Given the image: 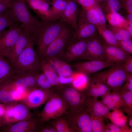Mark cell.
Wrapping results in <instances>:
<instances>
[{"label": "cell", "instance_id": "83f0119b", "mask_svg": "<svg viewBox=\"0 0 132 132\" xmlns=\"http://www.w3.org/2000/svg\"><path fill=\"white\" fill-rule=\"evenodd\" d=\"M11 81L0 83V102L4 105L15 102L11 96V92L14 88Z\"/></svg>", "mask_w": 132, "mask_h": 132}, {"label": "cell", "instance_id": "ba28073f", "mask_svg": "<svg viewBox=\"0 0 132 132\" xmlns=\"http://www.w3.org/2000/svg\"><path fill=\"white\" fill-rule=\"evenodd\" d=\"M23 30L17 23L4 30L0 35V55L8 58L19 35Z\"/></svg>", "mask_w": 132, "mask_h": 132}, {"label": "cell", "instance_id": "6da1fadb", "mask_svg": "<svg viewBox=\"0 0 132 132\" xmlns=\"http://www.w3.org/2000/svg\"><path fill=\"white\" fill-rule=\"evenodd\" d=\"M66 25L60 20L39 21L32 35L36 45V52L40 59L43 58L48 46Z\"/></svg>", "mask_w": 132, "mask_h": 132}, {"label": "cell", "instance_id": "cb8c5ba5", "mask_svg": "<svg viewBox=\"0 0 132 132\" xmlns=\"http://www.w3.org/2000/svg\"><path fill=\"white\" fill-rule=\"evenodd\" d=\"M40 59L41 69L53 86L57 88L61 85L59 82V76L52 66L45 60Z\"/></svg>", "mask_w": 132, "mask_h": 132}, {"label": "cell", "instance_id": "680465c9", "mask_svg": "<svg viewBox=\"0 0 132 132\" xmlns=\"http://www.w3.org/2000/svg\"><path fill=\"white\" fill-rule=\"evenodd\" d=\"M97 2H102L103 1H106L107 0H95Z\"/></svg>", "mask_w": 132, "mask_h": 132}, {"label": "cell", "instance_id": "74e56055", "mask_svg": "<svg viewBox=\"0 0 132 132\" xmlns=\"http://www.w3.org/2000/svg\"><path fill=\"white\" fill-rule=\"evenodd\" d=\"M87 89V90L86 95L88 97L98 98L99 97H101L106 95L91 79L89 82Z\"/></svg>", "mask_w": 132, "mask_h": 132}, {"label": "cell", "instance_id": "9c48e42d", "mask_svg": "<svg viewBox=\"0 0 132 132\" xmlns=\"http://www.w3.org/2000/svg\"><path fill=\"white\" fill-rule=\"evenodd\" d=\"M66 120L74 132H92L91 117L86 108L79 112L69 113Z\"/></svg>", "mask_w": 132, "mask_h": 132}, {"label": "cell", "instance_id": "603a6c76", "mask_svg": "<svg viewBox=\"0 0 132 132\" xmlns=\"http://www.w3.org/2000/svg\"><path fill=\"white\" fill-rule=\"evenodd\" d=\"M101 98L100 101L110 110L119 109L123 106V101L119 91H113Z\"/></svg>", "mask_w": 132, "mask_h": 132}, {"label": "cell", "instance_id": "11a10c76", "mask_svg": "<svg viewBox=\"0 0 132 132\" xmlns=\"http://www.w3.org/2000/svg\"><path fill=\"white\" fill-rule=\"evenodd\" d=\"M127 30L132 36V23H130L129 26L128 27Z\"/></svg>", "mask_w": 132, "mask_h": 132}, {"label": "cell", "instance_id": "816d5d0a", "mask_svg": "<svg viewBox=\"0 0 132 132\" xmlns=\"http://www.w3.org/2000/svg\"><path fill=\"white\" fill-rule=\"evenodd\" d=\"M39 132H57L55 128L52 124L50 125L46 126L40 128Z\"/></svg>", "mask_w": 132, "mask_h": 132}, {"label": "cell", "instance_id": "6f0895ef", "mask_svg": "<svg viewBox=\"0 0 132 132\" xmlns=\"http://www.w3.org/2000/svg\"><path fill=\"white\" fill-rule=\"evenodd\" d=\"M129 125L132 128V117H130L129 120Z\"/></svg>", "mask_w": 132, "mask_h": 132}, {"label": "cell", "instance_id": "d6a6232c", "mask_svg": "<svg viewBox=\"0 0 132 132\" xmlns=\"http://www.w3.org/2000/svg\"><path fill=\"white\" fill-rule=\"evenodd\" d=\"M108 18L110 24L113 26L123 28L128 24L124 17L118 13L109 14Z\"/></svg>", "mask_w": 132, "mask_h": 132}, {"label": "cell", "instance_id": "8992f818", "mask_svg": "<svg viewBox=\"0 0 132 132\" xmlns=\"http://www.w3.org/2000/svg\"><path fill=\"white\" fill-rule=\"evenodd\" d=\"M39 116L42 123L59 118L66 112L67 108L60 96L53 90Z\"/></svg>", "mask_w": 132, "mask_h": 132}, {"label": "cell", "instance_id": "681fc988", "mask_svg": "<svg viewBox=\"0 0 132 132\" xmlns=\"http://www.w3.org/2000/svg\"><path fill=\"white\" fill-rule=\"evenodd\" d=\"M10 2L7 0H0V15L7 11L10 6Z\"/></svg>", "mask_w": 132, "mask_h": 132}, {"label": "cell", "instance_id": "b9f144b4", "mask_svg": "<svg viewBox=\"0 0 132 132\" xmlns=\"http://www.w3.org/2000/svg\"><path fill=\"white\" fill-rule=\"evenodd\" d=\"M132 129L129 127H121L113 123H109L106 125L105 132H131Z\"/></svg>", "mask_w": 132, "mask_h": 132}, {"label": "cell", "instance_id": "bcb514c9", "mask_svg": "<svg viewBox=\"0 0 132 132\" xmlns=\"http://www.w3.org/2000/svg\"><path fill=\"white\" fill-rule=\"evenodd\" d=\"M75 0L82 6L83 9L92 7L97 4V2L95 0Z\"/></svg>", "mask_w": 132, "mask_h": 132}, {"label": "cell", "instance_id": "f546056e", "mask_svg": "<svg viewBox=\"0 0 132 132\" xmlns=\"http://www.w3.org/2000/svg\"><path fill=\"white\" fill-rule=\"evenodd\" d=\"M119 91L122 99L123 105L122 110L126 112L130 117L132 116V91L122 90Z\"/></svg>", "mask_w": 132, "mask_h": 132}, {"label": "cell", "instance_id": "ee69618b", "mask_svg": "<svg viewBox=\"0 0 132 132\" xmlns=\"http://www.w3.org/2000/svg\"><path fill=\"white\" fill-rule=\"evenodd\" d=\"M91 80L106 95L111 93L110 88L100 80L94 77L92 78Z\"/></svg>", "mask_w": 132, "mask_h": 132}, {"label": "cell", "instance_id": "91938a15", "mask_svg": "<svg viewBox=\"0 0 132 132\" xmlns=\"http://www.w3.org/2000/svg\"><path fill=\"white\" fill-rule=\"evenodd\" d=\"M44 0L45 1H50V0H52V1H55V0Z\"/></svg>", "mask_w": 132, "mask_h": 132}, {"label": "cell", "instance_id": "4316f807", "mask_svg": "<svg viewBox=\"0 0 132 132\" xmlns=\"http://www.w3.org/2000/svg\"><path fill=\"white\" fill-rule=\"evenodd\" d=\"M68 0H56L52 1L49 10L51 21L59 20L66 7Z\"/></svg>", "mask_w": 132, "mask_h": 132}, {"label": "cell", "instance_id": "5b68a950", "mask_svg": "<svg viewBox=\"0 0 132 132\" xmlns=\"http://www.w3.org/2000/svg\"><path fill=\"white\" fill-rule=\"evenodd\" d=\"M109 69L96 73L94 77L100 80L113 91H119L126 81L129 74L125 70L122 63L114 64Z\"/></svg>", "mask_w": 132, "mask_h": 132}, {"label": "cell", "instance_id": "d590c367", "mask_svg": "<svg viewBox=\"0 0 132 132\" xmlns=\"http://www.w3.org/2000/svg\"><path fill=\"white\" fill-rule=\"evenodd\" d=\"M111 31L116 39L118 41L132 39V35L127 29L112 26Z\"/></svg>", "mask_w": 132, "mask_h": 132}, {"label": "cell", "instance_id": "d6986e66", "mask_svg": "<svg viewBox=\"0 0 132 132\" xmlns=\"http://www.w3.org/2000/svg\"><path fill=\"white\" fill-rule=\"evenodd\" d=\"M29 7L44 21H50L49 5L44 0H26Z\"/></svg>", "mask_w": 132, "mask_h": 132}, {"label": "cell", "instance_id": "e575fe53", "mask_svg": "<svg viewBox=\"0 0 132 132\" xmlns=\"http://www.w3.org/2000/svg\"><path fill=\"white\" fill-rule=\"evenodd\" d=\"M16 23L12 18L9 10L0 15V35L5 28L10 27Z\"/></svg>", "mask_w": 132, "mask_h": 132}, {"label": "cell", "instance_id": "4fadbf2b", "mask_svg": "<svg viewBox=\"0 0 132 132\" xmlns=\"http://www.w3.org/2000/svg\"><path fill=\"white\" fill-rule=\"evenodd\" d=\"M41 122L36 118L33 117L11 125L6 126L3 131L6 132H35L39 131L40 124Z\"/></svg>", "mask_w": 132, "mask_h": 132}, {"label": "cell", "instance_id": "3957f363", "mask_svg": "<svg viewBox=\"0 0 132 132\" xmlns=\"http://www.w3.org/2000/svg\"><path fill=\"white\" fill-rule=\"evenodd\" d=\"M8 10L14 20L22 23L24 31L33 33L40 21L31 14L26 0H12Z\"/></svg>", "mask_w": 132, "mask_h": 132}, {"label": "cell", "instance_id": "4dcf8cb0", "mask_svg": "<svg viewBox=\"0 0 132 132\" xmlns=\"http://www.w3.org/2000/svg\"><path fill=\"white\" fill-rule=\"evenodd\" d=\"M97 27L99 34L105 41L106 44L109 45L120 48L119 41L116 39L111 30L106 29V27Z\"/></svg>", "mask_w": 132, "mask_h": 132}, {"label": "cell", "instance_id": "60d3db41", "mask_svg": "<svg viewBox=\"0 0 132 132\" xmlns=\"http://www.w3.org/2000/svg\"><path fill=\"white\" fill-rule=\"evenodd\" d=\"M105 7L106 10L109 11V14L118 13L121 7L119 0H107Z\"/></svg>", "mask_w": 132, "mask_h": 132}, {"label": "cell", "instance_id": "f907efd6", "mask_svg": "<svg viewBox=\"0 0 132 132\" xmlns=\"http://www.w3.org/2000/svg\"><path fill=\"white\" fill-rule=\"evenodd\" d=\"M59 79L61 85H66L71 84L73 80V77L72 75L69 77L59 76Z\"/></svg>", "mask_w": 132, "mask_h": 132}, {"label": "cell", "instance_id": "7a4b0ae2", "mask_svg": "<svg viewBox=\"0 0 132 132\" xmlns=\"http://www.w3.org/2000/svg\"><path fill=\"white\" fill-rule=\"evenodd\" d=\"M33 36H31L23 51L10 64L15 72L26 73L31 72L39 73L41 69L40 59L35 51Z\"/></svg>", "mask_w": 132, "mask_h": 132}, {"label": "cell", "instance_id": "ab89813d", "mask_svg": "<svg viewBox=\"0 0 132 132\" xmlns=\"http://www.w3.org/2000/svg\"><path fill=\"white\" fill-rule=\"evenodd\" d=\"M29 90L36 87V78L37 74L36 72L22 73Z\"/></svg>", "mask_w": 132, "mask_h": 132}, {"label": "cell", "instance_id": "c3c4849f", "mask_svg": "<svg viewBox=\"0 0 132 132\" xmlns=\"http://www.w3.org/2000/svg\"><path fill=\"white\" fill-rule=\"evenodd\" d=\"M122 6L129 13H132V0H119Z\"/></svg>", "mask_w": 132, "mask_h": 132}, {"label": "cell", "instance_id": "be15d7a7", "mask_svg": "<svg viewBox=\"0 0 132 132\" xmlns=\"http://www.w3.org/2000/svg\"></svg>", "mask_w": 132, "mask_h": 132}, {"label": "cell", "instance_id": "277c9868", "mask_svg": "<svg viewBox=\"0 0 132 132\" xmlns=\"http://www.w3.org/2000/svg\"><path fill=\"white\" fill-rule=\"evenodd\" d=\"M56 88V92L64 100L70 113L79 112L86 108L87 97L82 92L66 85H61Z\"/></svg>", "mask_w": 132, "mask_h": 132}, {"label": "cell", "instance_id": "f1b7e54d", "mask_svg": "<svg viewBox=\"0 0 132 132\" xmlns=\"http://www.w3.org/2000/svg\"><path fill=\"white\" fill-rule=\"evenodd\" d=\"M107 118L112 123L121 128L128 127L126 124L127 117L122 111L119 109L116 110L112 112H110Z\"/></svg>", "mask_w": 132, "mask_h": 132}, {"label": "cell", "instance_id": "7bdbcfd3", "mask_svg": "<svg viewBox=\"0 0 132 132\" xmlns=\"http://www.w3.org/2000/svg\"><path fill=\"white\" fill-rule=\"evenodd\" d=\"M120 48L125 52L129 54L132 53V39L119 41Z\"/></svg>", "mask_w": 132, "mask_h": 132}, {"label": "cell", "instance_id": "30bf717a", "mask_svg": "<svg viewBox=\"0 0 132 132\" xmlns=\"http://www.w3.org/2000/svg\"><path fill=\"white\" fill-rule=\"evenodd\" d=\"M52 91L51 89L45 90L35 87L28 91L21 102L29 108H37L46 102Z\"/></svg>", "mask_w": 132, "mask_h": 132}, {"label": "cell", "instance_id": "1f68e13d", "mask_svg": "<svg viewBox=\"0 0 132 132\" xmlns=\"http://www.w3.org/2000/svg\"><path fill=\"white\" fill-rule=\"evenodd\" d=\"M80 17L88 22L97 26L99 22V17L97 11L93 7L83 9Z\"/></svg>", "mask_w": 132, "mask_h": 132}, {"label": "cell", "instance_id": "6125c7cd", "mask_svg": "<svg viewBox=\"0 0 132 132\" xmlns=\"http://www.w3.org/2000/svg\"></svg>", "mask_w": 132, "mask_h": 132}, {"label": "cell", "instance_id": "5bb4252c", "mask_svg": "<svg viewBox=\"0 0 132 132\" xmlns=\"http://www.w3.org/2000/svg\"><path fill=\"white\" fill-rule=\"evenodd\" d=\"M88 39L81 40L70 44L60 56L68 62L81 58L85 51Z\"/></svg>", "mask_w": 132, "mask_h": 132}, {"label": "cell", "instance_id": "9f6ffc18", "mask_svg": "<svg viewBox=\"0 0 132 132\" xmlns=\"http://www.w3.org/2000/svg\"><path fill=\"white\" fill-rule=\"evenodd\" d=\"M128 18L130 23H132V13H129L128 16Z\"/></svg>", "mask_w": 132, "mask_h": 132}, {"label": "cell", "instance_id": "ffe728a7", "mask_svg": "<svg viewBox=\"0 0 132 132\" xmlns=\"http://www.w3.org/2000/svg\"><path fill=\"white\" fill-rule=\"evenodd\" d=\"M31 36V34L24 31L21 33L18 38L8 60L12 63L23 51L26 47Z\"/></svg>", "mask_w": 132, "mask_h": 132}, {"label": "cell", "instance_id": "db71d44e", "mask_svg": "<svg viewBox=\"0 0 132 132\" xmlns=\"http://www.w3.org/2000/svg\"><path fill=\"white\" fill-rule=\"evenodd\" d=\"M5 110V105L0 103V119L4 115Z\"/></svg>", "mask_w": 132, "mask_h": 132}, {"label": "cell", "instance_id": "9a60e30c", "mask_svg": "<svg viewBox=\"0 0 132 132\" xmlns=\"http://www.w3.org/2000/svg\"><path fill=\"white\" fill-rule=\"evenodd\" d=\"M113 64L107 61L90 60L76 63L72 65V66L76 71L83 73L88 75L105 68L110 67Z\"/></svg>", "mask_w": 132, "mask_h": 132}, {"label": "cell", "instance_id": "ac0fdd59", "mask_svg": "<svg viewBox=\"0 0 132 132\" xmlns=\"http://www.w3.org/2000/svg\"><path fill=\"white\" fill-rule=\"evenodd\" d=\"M106 60L113 64L124 62L130 55L120 48L103 43Z\"/></svg>", "mask_w": 132, "mask_h": 132}, {"label": "cell", "instance_id": "8d00e7d4", "mask_svg": "<svg viewBox=\"0 0 132 132\" xmlns=\"http://www.w3.org/2000/svg\"><path fill=\"white\" fill-rule=\"evenodd\" d=\"M36 87L45 90L51 89L53 87L50 81L43 73H38L36 78Z\"/></svg>", "mask_w": 132, "mask_h": 132}, {"label": "cell", "instance_id": "d4e9b609", "mask_svg": "<svg viewBox=\"0 0 132 132\" xmlns=\"http://www.w3.org/2000/svg\"><path fill=\"white\" fill-rule=\"evenodd\" d=\"M5 57L0 55V83L12 81L15 74L10 64Z\"/></svg>", "mask_w": 132, "mask_h": 132}, {"label": "cell", "instance_id": "f35d334b", "mask_svg": "<svg viewBox=\"0 0 132 132\" xmlns=\"http://www.w3.org/2000/svg\"><path fill=\"white\" fill-rule=\"evenodd\" d=\"M90 117L92 132H105L106 125L103 119Z\"/></svg>", "mask_w": 132, "mask_h": 132}, {"label": "cell", "instance_id": "484cf974", "mask_svg": "<svg viewBox=\"0 0 132 132\" xmlns=\"http://www.w3.org/2000/svg\"><path fill=\"white\" fill-rule=\"evenodd\" d=\"M72 76L73 80L71 84L73 87L81 92L87 88L90 82L87 75L76 71Z\"/></svg>", "mask_w": 132, "mask_h": 132}, {"label": "cell", "instance_id": "836d02e7", "mask_svg": "<svg viewBox=\"0 0 132 132\" xmlns=\"http://www.w3.org/2000/svg\"><path fill=\"white\" fill-rule=\"evenodd\" d=\"M51 124L55 128L57 132H74L66 120L59 117L55 119Z\"/></svg>", "mask_w": 132, "mask_h": 132}, {"label": "cell", "instance_id": "7dc6e473", "mask_svg": "<svg viewBox=\"0 0 132 132\" xmlns=\"http://www.w3.org/2000/svg\"><path fill=\"white\" fill-rule=\"evenodd\" d=\"M123 68L128 73L132 74V57L130 55L122 63Z\"/></svg>", "mask_w": 132, "mask_h": 132}, {"label": "cell", "instance_id": "94428289", "mask_svg": "<svg viewBox=\"0 0 132 132\" xmlns=\"http://www.w3.org/2000/svg\"><path fill=\"white\" fill-rule=\"evenodd\" d=\"M10 2H11L13 0H7Z\"/></svg>", "mask_w": 132, "mask_h": 132}, {"label": "cell", "instance_id": "52a82bcc", "mask_svg": "<svg viewBox=\"0 0 132 132\" xmlns=\"http://www.w3.org/2000/svg\"><path fill=\"white\" fill-rule=\"evenodd\" d=\"M72 29L67 24L48 46L42 58L45 60L52 57L60 56L71 42L74 32Z\"/></svg>", "mask_w": 132, "mask_h": 132}, {"label": "cell", "instance_id": "7c38bea8", "mask_svg": "<svg viewBox=\"0 0 132 132\" xmlns=\"http://www.w3.org/2000/svg\"><path fill=\"white\" fill-rule=\"evenodd\" d=\"M98 30L96 25L88 22L80 16L77 21L71 44L95 36Z\"/></svg>", "mask_w": 132, "mask_h": 132}, {"label": "cell", "instance_id": "44dd1931", "mask_svg": "<svg viewBox=\"0 0 132 132\" xmlns=\"http://www.w3.org/2000/svg\"><path fill=\"white\" fill-rule=\"evenodd\" d=\"M12 104L13 124L33 117L30 108L23 103L15 101Z\"/></svg>", "mask_w": 132, "mask_h": 132}, {"label": "cell", "instance_id": "8fae6325", "mask_svg": "<svg viewBox=\"0 0 132 132\" xmlns=\"http://www.w3.org/2000/svg\"><path fill=\"white\" fill-rule=\"evenodd\" d=\"M81 58L106 61L103 43L96 36L88 39L85 51Z\"/></svg>", "mask_w": 132, "mask_h": 132}, {"label": "cell", "instance_id": "f5cc1de1", "mask_svg": "<svg viewBox=\"0 0 132 132\" xmlns=\"http://www.w3.org/2000/svg\"><path fill=\"white\" fill-rule=\"evenodd\" d=\"M125 83L120 87V90L132 91V82L126 81Z\"/></svg>", "mask_w": 132, "mask_h": 132}, {"label": "cell", "instance_id": "e0dca14e", "mask_svg": "<svg viewBox=\"0 0 132 132\" xmlns=\"http://www.w3.org/2000/svg\"><path fill=\"white\" fill-rule=\"evenodd\" d=\"M78 9L75 0H68L65 9L60 16L61 20L71 27L74 31L77 26Z\"/></svg>", "mask_w": 132, "mask_h": 132}, {"label": "cell", "instance_id": "f6af8a7d", "mask_svg": "<svg viewBox=\"0 0 132 132\" xmlns=\"http://www.w3.org/2000/svg\"><path fill=\"white\" fill-rule=\"evenodd\" d=\"M93 7L98 12L99 17V23L97 26L105 27L106 20L103 11L97 4L93 6Z\"/></svg>", "mask_w": 132, "mask_h": 132}, {"label": "cell", "instance_id": "7402d4cb", "mask_svg": "<svg viewBox=\"0 0 132 132\" xmlns=\"http://www.w3.org/2000/svg\"><path fill=\"white\" fill-rule=\"evenodd\" d=\"M45 60L52 66L59 76H71L75 72L69 65L58 57H52Z\"/></svg>", "mask_w": 132, "mask_h": 132}, {"label": "cell", "instance_id": "2e32d148", "mask_svg": "<svg viewBox=\"0 0 132 132\" xmlns=\"http://www.w3.org/2000/svg\"><path fill=\"white\" fill-rule=\"evenodd\" d=\"M98 98L93 97H87L86 106L91 117L103 119L107 118L110 110Z\"/></svg>", "mask_w": 132, "mask_h": 132}]
</instances>
